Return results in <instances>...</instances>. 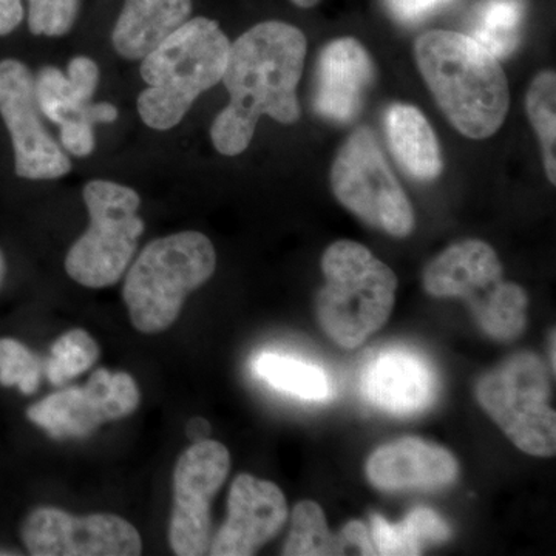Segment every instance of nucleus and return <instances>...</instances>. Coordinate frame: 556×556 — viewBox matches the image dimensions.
<instances>
[{"instance_id":"nucleus-1","label":"nucleus","mask_w":556,"mask_h":556,"mask_svg":"<svg viewBox=\"0 0 556 556\" xmlns=\"http://www.w3.org/2000/svg\"><path fill=\"white\" fill-rule=\"evenodd\" d=\"M305 35L294 25L266 21L230 43L222 83L229 104L211 127V139L225 156L243 153L254 138L262 116L281 124L302 116L298 87L306 58Z\"/></svg>"},{"instance_id":"nucleus-2","label":"nucleus","mask_w":556,"mask_h":556,"mask_svg":"<svg viewBox=\"0 0 556 556\" xmlns=\"http://www.w3.org/2000/svg\"><path fill=\"white\" fill-rule=\"evenodd\" d=\"M420 75L452 126L464 137L495 135L510 109V89L500 60L471 36L424 33L415 42Z\"/></svg>"},{"instance_id":"nucleus-3","label":"nucleus","mask_w":556,"mask_h":556,"mask_svg":"<svg viewBox=\"0 0 556 556\" xmlns=\"http://www.w3.org/2000/svg\"><path fill=\"white\" fill-rule=\"evenodd\" d=\"M230 40L217 21L192 17L142 58L148 89L138 97L142 123L153 130L177 127L204 91L222 83Z\"/></svg>"},{"instance_id":"nucleus-4","label":"nucleus","mask_w":556,"mask_h":556,"mask_svg":"<svg viewBox=\"0 0 556 556\" xmlns=\"http://www.w3.org/2000/svg\"><path fill=\"white\" fill-rule=\"evenodd\" d=\"M325 287L316 300L318 325L332 342L356 350L378 332L393 311L397 277L368 248L339 240L321 258Z\"/></svg>"},{"instance_id":"nucleus-5","label":"nucleus","mask_w":556,"mask_h":556,"mask_svg":"<svg viewBox=\"0 0 556 556\" xmlns=\"http://www.w3.org/2000/svg\"><path fill=\"white\" fill-rule=\"evenodd\" d=\"M214 244L197 230L172 233L149 243L124 281L123 298L139 332L156 334L172 327L185 300L214 276Z\"/></svg>"},{"instance_id":"nucleus-6","label":"nucleus","mask_w":556,"mask_h":556,"mask_svg":"<svg viewBox=\"0 0 556 556\" xmlns=\"http://www.w3.org/2000/svg\"><path fill=\"white\" fill-rule=\"evenodd\" d=\"M83 197L89 228L70 248L65 270L83 287L109 288L126 273L144 233L138 215L141 199L134 189L109 179H91Z\"/></svg>"},{"instance_id":"nucleus-7","label":"nucleus","mask_w":556,"mask_h":556,"mask_svg":"<svg viewBox=\"0 0 556 556\" xmlns=\"http://www.w3.org/2000/svg\"><path fill=\"white\" fill-rule=\"evenodd\" d=\"M479 405L527 455L556 452V415L548 369L533 353H518L485 372L475 390Z\"/></svg>"},{"instance_id":"nucleus-8","label":"nucleus","mask_w":556,"mask_h":556,"mask_svg":"<svg viewBox=\"0 0 556 556\" xmlns=\"http://www.w3.org/2000/svg\"><path fill=\"white\" fill-rule=\"evenodd\" d=\"M329 179L339 203L371 228L396 239L415 230L407 193L367 127L354 131L340 148Z\"/></svg>"},{"instance_id":"nucleus-9","label":"nucleus","mask_w":556,"mask_h":556,"mask_svg":"<svg viewBox=\"0 0 556 556\" xmlns=\"http://www.w3.org/2000/svg\"><path fill=\"white\" fill-rule=\"evenodd\" d=\"M230 470L229 450L211 439L197 441L179 456L174 471V510L169 541L179 556L207 554L211 503Z\"/></svg>"},{"instance_id":"nucleus-10","label":"nucleus","mask_w":556,"mask_h":556,"mask_svg":"<svg viewBox=\"0 0 556 556\" xmlns=\"http://www.w3.org/2000/svg\"><path fill=\"white\" fill-rule=\"evenodd\" d=\"M0 116L13 142L17 177L58 179L70 174L72 161L40 121L35 76L24 62H0Z\"/></svg>"},{"instance_id":"nucleus-11","label":"nucleus","mask_w":556,"mask_h":556,"mask_svg":"<svg viewBox=\"0 0 556 556\" xmlns=\"http://www.w3.org/2000/svg\"><path fill=\"white\" fill-rule=\"evenodd\" d=\"M139 388L127 372L97 369L84 387L56 391L28 408L27 417L51 438H87L102 424L138 408Z\"/></svg>"},{"instance_id":"nucleus-12","label":"nucleus","mask_w":556,"mask_h":556,"mask_svg":"<svg viewBox=\"0 0 556 556\" xmlns=\"http://www.w3.org/2000/svg\"><path fill=\"white\" fill-rule=\"evenodd\" d=\"M25 547L35 556L141 555L138 530L116 515L76 518L54 507L33 511L22 529Z\"/></svg>"},{"instance_id":"nucleus-13","label":"nucleus","mask_w":556,"mask_h":556,"mask_svg":"<svg viewBox=\"0 0 556 556\" xmlns=\"http://www.w3.org/2000/svg\"><path fill=\"white\" fill-rule=\"evenodd\" d=\"M288 503L280 486L243 473L233 479L228 497V518L219 527L208 554L251 556L283 529Z\"/></svg>"},{"instance_id":"nucleus-14","label":"nucleus","mask_w":556,"mask_h":556,"mask_svg":"<svg viewBox=\"0 0 556 556\" xmlns=\"http://www.w3.org/2000/svg\"><path fill=\"white\" fill-rule=\"evenodd\" d=\"M438 388L433 365L408 348L380 351L362 375V393L369 404L399 417L426 412L437 401Z\"/></svg>"},{"instance_id":"nucleus-15","label":"nucleus","mask_w":556,"mask_h":556,"mask_svg":"<svg viewBox=\"0 0 556 556\" xmlns=\"http://www.w3.org/2000/svg\"><path fill=\"white\" fill-rule=\"evenodd\" d=\"M422 281L433 298L466 300L473 316L506 283L495 249L482 240L457 241L445 249L428 263Z\"/></svg>"},{"instance_id":"nucleus-16","label":"nucleus","mask_w":556,"mask_h":556,"mask_svg":"<svg viewBox=\"0 0 556 556\" xmlns=\"http://www.w3.org/2000/svg\"><path fill=\"white\" fill-rule=\"evenodd\" d=\"M375 78V62L357 39H334L318 56L314 109L332 123H353Z\"/></svg>"},{"instance_id":"nucleus-17","label":"nucleus","mask_w":556,"mask_h":556,"mask_svg":"<svg viewBox=\"0 0 556 556\" xmlns=\"http://www.w3.org/2000/svg\"><path fill=\"white\" fill-rule=\"evenodd\" d=\"M368 481L386 492L438 490L456 481V457L447 448L419 438L390 442L368 457Z\"/></svg>"},{"instance_id":"nucleus-18","label":"nucleus","mask_w":556,"mask_h":556,"mask_svg":"<svg viewBox=\"0 0 556 556\" xmlns=\"http://www.w3.org/2000/svg\"><path fill=\"white\" fill-rule=\"evenodd\" d=\"M192 14V0H126L112 31L116 53L141 61Z\"/></svg>"},{"instance_id":"nucleus-19","label":"nucleus","mask_w":556,"mask_h":556,"mask_svg":"<svg viewBox=\"0 0 556 556\" xmlns=\"http://www.w3.org/2000/svg\"><path fill=\"white\" fill-rule=\"evenodd\" d=\"M388 146L394 160L417 181H433L442 172L441 148L433 127L415 105H391L386 115Z\"/></svg>"},{"instance_id":"nucleus-20","label":"nucleus","mask_w":556,"mask_h":556,"mask_svg":"<svg viewBox=\"0 0 556 556\" xmlns=\"http://www.w3.org/2000/svg\"><path fill=\"white\" fill-rule=\"evenodd\" d=\"M372 541L378 555H420L424 548L445 543L452 529L441 515L427 507H417L397 525H391L380 515L371 517Z\"/></svg>"},{"instance_id":"nucleus-21","label":"nucleus","mask_w":556,"mask_h":556,"mask_svg":"<svg viewBox=\"0 0 556 556\" xmlns=\"http://www.w3.org/2000/svg\"><path fill=\"white\" fill-rule=\"evenodd\" d=\"M251 368L257 379L302 401L324 402L334 393L324 368L289 354L263 351L252 358Z\"/></svg>"},{"instance_id":"nucleus-22","label":"nucleus","mask_w":556,"mask_h":556,"mask_svg":"<svg viewBox=\"0 0 556 556\" xmlns=\"http://www.w3.org/2000/svg\"><path fill=\"white\" fill-rule=\"evenodd\" d=\"M526 0H484L475 11L471 38L497 60L518 49L526 21Z\"/></svg>"},{"instance_id":"nucleus-23","label":"nucleus","mask_w":556,"mask_h":556,"mask_svg":"<svg viewBox=\"0 0 556 556\" xmlns=\"http://www.w3.org/2000/svg\"><path fill=\"white\" fill-rule=\"evenodd\" d=\"M342 536L329 532L324 510L314 501H302L292 510V529L283 555L324 556L345 554Z\"/></svg>"},{"instance_id":"nucleus-24","label":"nucleus","mask_w":556,"mask_h":556,"mask_svg":"<svg viewBox=\"0 0 556 556\" xmlns=\"http://www.w3.org/2000/svg\"><path fill=\"white\" fill-rule=\"evenodd\" d=\"M527 116L540 138L548 181L556 185V76L541 72L527 90Z\"/></svg>"},{"instance_id":"nucleus-25","label":"nucleus","mask_w":556,"mask_h":556,"mask_svg":"<svg viewBox=\"0 0 556 556\" xmlns=\"http://www.w3.org/2000/svg\"><path fill=\"white\" fill-rule=\"evenodd\" d=\"M529 299L525 289L517 283H504L500 292L475 314L478 327L489 338L510 342L522 334L527 325Z\"/></svg>"},{"instance_id":"nucleus-26","label":"nucleus","mask_w":556,"mask_h":556,"mask_svg":"<svg viewBox=\"0 0 556 556\" xmlns=\"http://www.w3.org/2000/svg\"><path fill=\"white\" fill-rule=\"evenodd\" d=\"M98 357L100 346L89 332L72 329L51 346L49 361L46 362L47 378L53 386H64L93 367Z\"/></svg>"},{"instance_id":"nucleus-27","label":"nucleus","mask_w":556,"mask_h":556,"mask_svg":"<svg viewBox=\"0 0 556 556\" xmlns=\"http://www.w3.org/2000/svg\"><path fill=\"white\" fill-rule=\"evenodd\" d=\"M35 91L40 113L58 126L68 119H80L84 109L89 104L76 100L70 89L67 75L53 65L39 70L35 76Z\"/></svg>"},{"instance_id":"nucleus-28","label":"nucleus","mask_w":556,"mask_h":556,"mask_svg":"<svg viewBox=\"0 0 556 556\" xmlns=\"http://www.w3.org/2000/svg\"><path fill=\"white\" fill-rule=\"evenodd\" d=\"M42 362L24 343L0 339V386L17 387L22 394L38 391Z\"/></svg>"},{"instance_id":"nucleus-29","label":"nucleus","mask_w":556,"mask_h":556,"mask_svg":"<svg viewBox=\"0 0 556 556\" xmlns=\"http://www.w3.org/2000/svg\"><path fill=\"white\" fill-rule=\"evenodd\" d=\"M79 0H28V28L35 36L61 38L78 20Z\"/></svg>"},{"instance_id":"nucleus-30","label":"nucleus","mask_w":556,"mask_h":556,"mask_svg":"<svg viewBox=\"0 0 556 556\" xmlns=\"http://www.w3.org/2000/svg\"><path fill=\"white\" fill-rule=\"evenodd\" d=\"M67 79L76 100L87 104L91 102L100 83V68L90 58L76 56L68 62Z\"/></svg>"},{"instance_id":"nucleus-31","label":"nucleus","mask_w":556,"mask_h":556,"mask_svg":"<svg viewBox=\"0 0 556 556\" xmlns=\"http://www.w3.org/2000/svg\"><path fill=\"white\" fill-rule=\"evenodd\" d=\"M453 0H386L388 11L401 24H419Z\"/></svg>"},{"instance_id":"nucleus-32","label":"nucleus","mask_w":556,"mask_h":556,"mask_svg":"<svg viewBox=\"0 0 556 556\" xmlns=\"http://www.w3.org/2000/svg\"><path fill=\"white\" fill-rule=\"evenodd\" d=\"M61 144L70 155L89 156L94 149L93 126L84 119H68L61 124Z\"/></svg>"},{"instance_id":"nucleus-33","label":"nucleus","mask_w":556,"mask_h":556,"mask_svg":"<svg viewBox=\"0 0 556 556\" xmlns=\"http://www.w3.org/2000/svg\"><path fill=\"white\" fill-rule=\"evenodd\" d=\"M342 540L345 541L346 547L353 546L361 551L362 555H378L376 552L375 541H372L371 532L364 522L351 521L343 527L340 533Z\"/></svg>"},{"instance_id":"nucleus-34","label":"nucleus","mask_w":556,"mask_h":556,"mask_svg":"<svg viewBox=\"0 0 556 556\" xmlns=\"http://www.w3.org/2000/svg\"><path fill=\"white\" fill-rule=\"evenodd\" d=\"M24 20L22 0H0V36L10 35Z\"/></svg>"},{"instance_id":"nucleus-35","label":"nucleus","mask_w":556,"mask_h":556,"mask_svg":"<svg viewBox=\"0 0 556 556\" xmlns=\"http://www.w3.org/2000/svg\"><path fill=\"white\" fill-rule=\"evenodd\" d=\"M80 119L87 121L91 126L101 123H115L118 119V109L110 102H97V104L89 102L84 109Z\"/></svg>"},{"instance_id":"nucleus-36","label":"nucleus","mask_w":556,"mask_h":556,"mask_svg":"<svg viewBox=\"0 0 556 556\" xmlns=\"http://www.w3.org/2000/svg\"><path fill=\"white\" fill-rule=\"evenodd\" d=\"M208 431H211V428H208V424L204 419H193L192 422L189 424L188 433L190 437L195 439V441H203V439H206Z\"/></svg>"},{"instance_id":"nucleus-37","label":"nucleus","mask_w":556,"mask_h":556,"mask_svg":"<svg viewBox=\"0 0 556 556\" xmlns=\"http://www.w3.org/2000/svg\"><path fill=\"white\" fill-rule=\"evenodd\" d=\"M555 331H552L551 339H548V357H551L552 372L555 375Z\"/></svg>"},{"instance_id":"nucleus-38","label":"nucleus","mask_w":556,"mask_h":556,"mask_svg":"<svg viewBox=\"0 0 556 556\" xmlns=\"http://www.w3.org/2000/svg\"><path fill=\"white\" fill-rule=\"evenodd\" d=\"M292 3L300 7V9H313L320 0H291Z\"/></svg>"},{"instance_id":"nucleus-39","label":"nucleus","mask_w":556,"mask_h":556,"mask_svg":"<svg viewBox=\"0 0 556 556\" xmlns=\"http://www.w3.org/2000/svg\"><path fill=\"white\" fill-rule=\"evenodd\" d=\"M3 276H5V262H3L2 254H0V283H2Z\"/></svg>"}]
</instances>
